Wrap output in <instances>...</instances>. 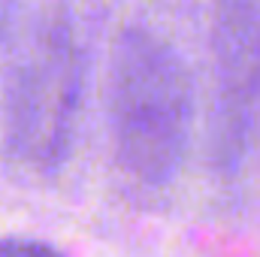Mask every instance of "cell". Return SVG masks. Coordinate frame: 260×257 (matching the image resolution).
<instances>
[{"mask_svg": "<svg viewBox=\"0 0 260 257\" xmlns=\"http://www.w3.org/2000/svg\"><path fill=\"white\" fill-rule=\"evenodd\" d=\"M191 76L179 52L145 27L115 40L109 73V118L121 167L145 185L170 182L188 151Z\"/></svg>", "mask_w": 260, "mask_h": 257, "instance_id": "1", "label": "cell"}, {"mask_svg": "<svg viewBox=\"0 0 260 257\" xmlns=\"http://www.w3.org/2000/svg\"><path fill=\"white\" fill-rule=\"evenodd\" d=\"M82 94V61L64 24L43 30L9 79L6 127L15 154L40 170L64 164Z\"/></svg>", "mask_w": 260, "mask_h": 257, "instance_id": "2", "label": "cell"}, {"mask_svg": "<svg viewBox=\"0 0 260 257\" xmlns=\"http://www.w3.org/2000/svg\"><path fill=\"white\" fill-rule=\"evenodd\" d=\"M215 46L227 109L242 130H260V18L242 6L227 9Z\"/></svg>", "mask_w": 260, "mask_h": 257, "instance_id": "3", "label": "cell"}, {"mask_svg": "<svg viewBox=\"0 0 260 257\" xmlns=\"http://www.w3.org/2000/svg\"><path fill=\"white\" fill-rule=\"evenodd\" d=\"M0 257H64L55 245L27 239V236H3L0 239Z\"/></svg>", "mask_w": 260, "mask_h": 257, "instance_id": "4", "label": "cell"}]
</instances>
